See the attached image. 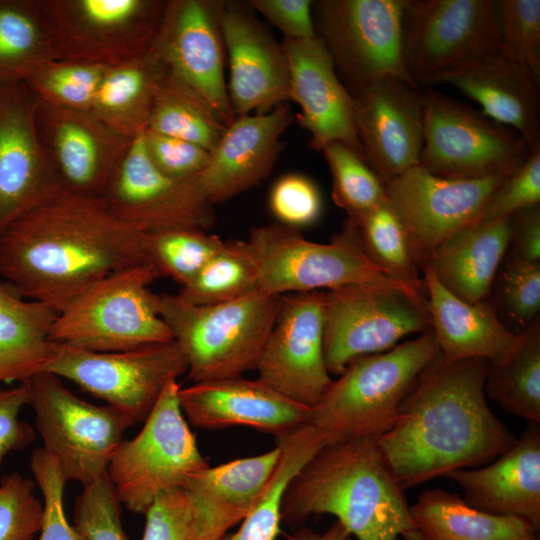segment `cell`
<instances>
[{
	"label": "cell",
	"mask_w": 540,
	"mask_h": 540,
	"mask_svg": "<svg viewBox=\"0 0 540 540\" xmlns=\"http://www.w3.org/2000/svg\"><path fill=\"white\" fill-rule=\"evenodd\" d=\"M459 485L463 499L479 510L515 516L540 527V428L529 423L515 443L479 468L445 476Z\"/></svg>",
	"instance_id": "cell-29"
},
{
	"label": "cell",
	"mask_w": 540,
	"mask_h": 540,
	"mask_svg": "<svg viewBox=\"0 0 540 540\" xmlns=\"http://www.w3.org/2000/svg\"><path fill=\"white\" fill-rule=\"evenodd\" d=\"M30 468L43 495V515L39 540H88L68 522L64 509V489L67 483L57 461L43 448L35 449Z\"/></svg>",
	"instance_id": "cell-45"
},
{
	"label": "cell",
	"mask_w": 540,
	"mask_h": 540,
	"mask_svg": "<svg viewBox=\"0 0 540 540\" xmlns=\"http://www.w3.org/2000/svg\"><path fill=\"white\" fill-rule=\"evenodd\" d=\"M280 446L279 462L261 500L239 528L221 540H276L282 522L281 505L285 490L313 455L311 447L300 439H287Z\"/></svg>",
	"instance_id": "cell-42"
},
{
	"label": "cell",
	"mask_w": 540,
	"mask_h": 540,
	"mask_svg": "<svg viewBox=\"0 0 540 540\" xmlns=\"http://www.w3.org/2000/svg\"><path fill=\"white\" fill-rule=\"evenodd\" d=\"M410 510L415 530L429 540H538L526 520L479 510L440 488L420 493Z\"/></svg>",
	"instance_id": "cell-33"
},
{
	"label": "cell",
	"mask_w": 540,
	"mask_h": 540,
	"mask_svg": "<svg viewBox=\"0 0 540 540\" xmlns=\"http://www.w3.org/2000/svg\"><path fill=\"white\" fill-rule=\"evenodd\" d=\"M512 254L529 262H540V208L532 206L511 216Z\"/></svg>",
	"instance_id": "cell-55"
},
{
	"label": "cell",
	"mask_w": 540,
	"mask_h": 540,
	"mask_svg": "<svg viewBox=\"0 0 540 540\" xmlns=\"http://www.w3.org/2000/svg\"><path fill=\"white\" fill-rule=\"evenodd\" d=\"M178 380L171 381L136 436L120 443L107 476L120 504L145 514L161 494L182 488L210 465L179 405Z\"/></svg>",
	"instance_id": "cell-8"
},
{
	"label": "cell",
	"mask_w": 540,
	"mask_h": 540,
	"mask_svg": "<svg viewBox=\"0 0 540 540\" xmlns=\"http://www.w3.org/2000/svg\"><path fill=\"white\" fill-rule=\"evenodd\" d=\"M180 408L194 427H250L283 437L308 422L310 408L282 395L259 378L242 376L180 387Z\"/></svg>",
	"instance_id": "cell-25"
},
{
	"label": "cell",
	"mask_w": 540,
	"mask_h": 540,
	"mask_svg": "<svg viewBox=\"0 0 540 540\" xmlns=\"http://www.w3.org/2000/svg\"><path fill=\"white\" fill-rule=\"evenodd\" d=\"M430 328L427 300L399 290L356 285L324 292L323 350L330 375Z\"/></svg>",
	"instance_id": "cell-14"
},
{
	"label": "cell",
	"mask_w": 540,
	"mask_h": 540,
	"mask_svg": "<svg viewBox=\"0 0 540 540\" xmlns=\"http://www.w3.org/2000/svg\"><path fill=\"white\" fill-rule=\"evenodd\" d=\"M268 206L277 223L299 230L319 219L322 197L309 177L291 172L274 181L268 195Z\"/></svg>",
	"instance_id": "cell-48"
},
{
	"label": "cell",
	"mask_w": 540,
	"mask_h": 540,
	"mask_svg": "<svg viewBox=\"0 0 540 540\" xmlns=\"http://www.w3.org/2000/svg\"><path fill=\"white\" fill-rule=\"evenodd\" d=\"M324 292L280 296L275 321L255 370L287 398L313 407L332 379L323 350Z\"/></svg>",
	"instance_id": "cell-16"
},
{
	"label": "cell",
	"mask_w": 540,
	"mask_h": 540,
	"mask_svg": "<svg viewBox=\"0 0 540 540\" xmlns=\"http://www.w3.org/2000/svg\"><path fill=\"white\" fill-rule=\"evenodd\" d=\"M39 373L37 366L0 346V383L23 382Z\"/></svg>",
	"instance_id": "cell-56"
},
{
	"label": "cell",
	"mask_w": 540,
	"mask_h": 540,
	"mask_svg": "<svg viewBox=\"0 0 540 540\" xmlns=\"http://www.w3.org/2000/svg\"><path fill=\"white\" fill-rule=\"evenodd\" d=\"M226 127L203 98L168 71L145 129L194 143L211 152Z\"/></svg>",
	"instance_id": "cell-36"
},
{
	"label": "cell",
	"mask_w": 540,
	"mask_h": 540,
	"mask_svg": "<svg viewBox=\"0 0 540 540\" xmlns=\"http://www.w3.org/2000/svg\"><path fill=\"white\" fill-rule=\"evenodd\" d=\"M54 59L40 0H0V81L26 82Z\"/></svg>",
	"instance_id": "cell-34"
},
{
	"label": "cell",
	"mask_w": 540,
	"mask_h": 540,
	"mask_svg": "<svg viewBox=\"0 0 540 540\" xmlns=\"http://www.w3.org/2000/svg\"><path fill=\"white\" fill-rule=\"evenodd\" d=\"M422 271L431 330L441 357L448 363L471 358L486 359L491 366L503 362L520 342L522 331L508 330L492 303L463 301L446 290L429 268Z\"/></svg>",
	"instance_id": "cell-30"
},
{
	"label": "cell",
	"mask_w": 540,
	"mask_h": 540,
	"mask_svg": "<svg viewBox=\"0 0 540 540\" xmlns=\"http://www.w3.org/2000/svg\"><path fill=\"white\" fill-rule=\"evenodd\" d=\"M221 0H168L153 43L168 71L228 126L235 119L225 82Z\"/></svg>",
	"instance_id": "cell-20"
},
{
	"label": "cell",
	"mask_w": 540,
	"mask_h": 540,
	"mask_svg": "<svg viewBox=\"0 0 540 540\" xmlns=\"http://www.w3.org/2000/svg\"><path fill=\"white\" fill-rule=\"evenodd\" d=\"M281 447L207 467L182 487L189 500L196 540H221L261 500L277 467Z\"/></svg>",
	"instance_id": "cell-28"
},
{
	"label": "cell",
	"mask_w": 540,
	"mask_h": 540,
	"mask_svg": "<svg viewBox=\"0 0 540 540\" xmlns=\"http://www.w3.org/2000/svg\"><path fill=\"white\" fill-rule=\"evenodd\" d=\"M402 538H403V540H429L428 538H426L425 536H423L422 534H420L416 530H413V531L405 534Z\"/></svg>",
	"instance_id": "cell-58"
},
{
	"label": "cell",
	"mask_w": 540,
	"mask_h": 540,
	"mask_svg": "<svg viewBox=\"0 0 540 540\" xmlns=\"http://www.w3.org/2000/svg\"><path fill=\"white\" fill-rule=\"evenodd\" d=\"M35 482L18 472L1 478L0 540H33L42 525L43 503Z\"/></svg>",
	"instance_id": "cell-46"
},
{
	"label": "cell",
	"mask_w": 540,
	"mask_h": 540,
	"mask_svg": "<svg viewBox=\"0 0 540 540\" xmlns=\"http://www.w3.org/2000/svg\"><path fill=\"white\" fill-rule=\"evenodd\" d=\"M423 93L424 132L420 166L449 179L507 177L531 150L512 129L452 97Z\"/></svg>",
	"instance_id": "cell-11"
},
{
	"label": "cell",
	"mask_w": 540,
	"mask_h": 540,
	"mask_svg": "<svg viewBox=\"0 0 540 540\" xmlns=\"http://www.w3.org/2000/svg\"><path fill=\"white\" fill-rule=\"evenodd\" d=\"M245 243L255 263L258 290L266 294L282 296L361 285L399 290L426 300L368 257L349 219L330 243L310 241L299 230L277 222L252 228Z\"/></svg>",
	"instance_id": "cell-5"
},
{
	"label": "cell",
	"mask_w": 540,
	"mask_h": 540,
	"mask_svg": "<svg viewBox=\"0 0 540 540\" xmlns=\"http://www.w3.org/2000/svg\"><path fill=\"white\" fill-rule=\"evenodd\" d=\"M539 202L540 148H537L494 190L479 220L491 221L511 217L518 211L539 205Z\"/></svg>",
	"instance_id": "cell-50"
},
{
	"label": "cell",
	"mask_w": 540,
	"mask_h": 540,
	"mask_svg": "<svg viewBox=\"0 0 540 540\" xmlns=\"http://www.w3.org/2000/svg\"><path fill=\"white\" fill-rule=\"evenodd\" d=\"M29 396L27 380L0 387V467L9 453L24 449L35 439L33 427L19 418L24 406L29 405Z\"/></svg>",
	"instance_id": "cell-53"
},
{
	"label": "cell",
	"mask_w": 540,
	"mask_h": 540,
	"mask_svg": "<svg viewBox=\"0 0 540 540\" xmlns=\"http://www.w3.org/2000/svg\"><path fill=\"white\" fill-rule=\"evenodd\" d=\"M538 80L498 51L467 60L421 83L457 88L493 121L515 131L531 151L540 148Z\"/></svg>",
	"instance_id": "cell-26"
},
{
	"label": "cell",
	"mask_w": 540,
	"mask_h": 540,
	"mask_svg": "<svg viewBox=\"0 0 540 540\" xmlns=\"http://www.w3.org/2000/svg\"><path fill=\"white\" fill-rule=\"evenodd\" d=\"M44 372L104 400L134 425L146 420L171 381L187 373V364L174 340L116 352L55 343Z\"/></svg>",
	"instance_id": "cell-12"
},
{
	"label": "cell",
	"mask_w": 540,
	"mask_h": 540,
	"mask_svg": "<svg viewBox=\"0 0 540 540\" xmlns=\"http://www.w3.org/2000/svg\"><path fill=\"white\" fill-rule=\"evenodd\" d=\"M290 540H352V536L340 523L335 521L322 533L302 527L291 536Z\"/></svg>",
	"instance_id": "cell-57"
},
{
	"label": "cell",
	"mask_w": 540,
	"mask_h": 540,
	"mask_svg": "<svg viewBox=\"0 0 540 540\" xmlns=\"http://www.w3.org/2000/svg\"><path fill=\"white\" fill-rule=\"evenodd\" d=\"M505 178L449 179L419 165L384 185L388 203L404 225L421 269L440 243L479 220Z\"/></svg>",
	"instance_id": "cell-18"
},
{
	"label": "cell",
	"mask_w": 540,
	"mask_h": 540,
	"mask_svg": "<svg viewBox=\"0 0 540 540\" xmlns=\"http://www.w3.org/2000/svg\"><path fill=\"white\" fill-rule=\"evenodd\" d=\"M332 176V199L355 222L387 201L385 186L367 161L342 142L321 151Z\"/></svg>",
	"instance_id": "cell-40"
},
{
	"label": "cell",
	"mask_w": 540,
	"mask_h": 540,
	"mask_svg": "<svg viewBox=\"0 0 540 540\" xmlns=\"http://www.w3.org/2000/svg\"><path fill=\"white\" fill-rule=\"evenodd\" d=\"M498 52L540 78V1H495Z\"/></svg>",
	"instance_id": "cell-44"
},
{
	"label": "cell",
	"mask_w": 540,
	"mask_h": 540,
	"mask_svg": "<svg viewBox=\"0 0 540 540\" xmlns=\"http://www.w3.org/2000/svg\"><path fill=\"white\" fill-rule=\"evenodd\" d=\"M103 197L119 217L144 233L208 230L215 222L214 205L197 178L175 179L160 172L146 154L142 132L133 139Z\"/></svg>",
	"instance_id": "cell-17"
},
{
	"label": "cell",
	"mask_w": 540,
	"mask_h": 540,
	"mask_svg": "<svg viewBox=\"0 0 540 540\" xmlns=\"http://www.w3.org/2000/svg\"><path fill=\"white\" fill-rule=\"evenodd\" d=\"M162 0H40L56 59L113 66L148 51Z\"/></svg>",
	"instance_id": "cell-13"
},
{
	"label": "cell",
	"mask_w": 540,
	"mask_h": 540,
	"mask_svg": "<svg viewBox=\"0 0 540 540\" xmlns=\"http://www.w3.org/2000/svg\"><path fill=\"white\" fill-rule=\"evenodd\" d=\"M252 10L262 14L276 26L284 38L307 39L316 37L310 0H250Z\"/></svg>",
	"instance_id": "cell-54"
},
{
	"label": "cell",
	"mask_w": 540,
	"mask_h": 540,
	"mask_svg": "<svg viewBox=\"0 0 540 540\" xmlns=\"http://www.w3.org/2000/svg\"><path fill=\"white\" fill-rule=\"evenodd\" d=\"M353 97L357 134L366 161L384 185L419 166L423 93L404 81L384 78Z\"/></svg>",
	"instance_id": "cell-22"
},
{
	"label": "cell",
	"mask_w": 540,
	"mask_h": 540,
	"mask_svg": "<svg viewBox=\"0 0 540 540\" xmlns=\"http://www.w3.org/2000/svg\"><path fill=\"white\" fill-rule=\"evenodd\" d=\"M280 296L256 291L214 305L158 294V310L194 383L242 376L256 368L275 321Z\"/></svg>",
	"instance_id": "cell-6"
},
{
	"label": "cell",
	"mask_w": 540,
	"mask_h": 540,
	"mask_svg": "<svg viewBox=\"0 0 540 540\" xmlns=\"http://www.w3.org/2000/svg\"><path fill=\"white\" fill-rule=\"evenodd\" d=\"M486 359L448 363L439 355L402 400L377 443L403 490L489 463L517 437L489 408Z\"/></svg>",
	"instance_id": "cell-2"
},
{
	"label": "cell",
	"mask_w": 540,
	"mask_h": 540,
	"mask_svg": "<svg viewBox=\"0 0 540 540\" xmlns=\"http://www.w3.org/2000/svg\"><path fill=\"white\" fill-rule=\"evenodd\" d=\"M484 392L507 412L540 423V324L537 317L500 364L490 366Z\"/></svg>",
	"instance_id": "cell-35"
},
{
	"label": "cell",
	"mask_w": 540,
	"mask_h": 540,
	"mask_svg": "<svg viewBox=\"0 0 540 540\" xmlns=\"http://www.w3.org/2000/svg\"><path fill=\"white\" fill-rule=\"evenodd\" d=\"M27 382L42 448L66 480L84 487L106 476L126 429L133 425L129 418L110 405L79 398L53 374L42 372Z\"/></svg>",
	"instance_id": "cell-10"
},
{
	"label": "cell",
	"mask_w": 540,
	"mask_h": 540,
	"mask_svg": "<svg viewBox=\"0 0 540 540\" xmlns=\"http://www.w3.org/2000/svg\"><path fill=\"white\" fill-rule=\"evenodd\" d=\"M168 72L153 48L107 67L91 111L116 131L134 138L147 126Z\"/></svg>",
	"instance_id": "cell-32"
},
{
	"label": "cell",
	"mask_w": 540,
	"mask_h": 540,
	"mask_svg": "<svg viewBox=\"0 0 540 540\" xmlns=\"http://www.w3.org/2000/svg\"><path fill=\"white\" fill-rule=\"evenodd\" d=\"M142 140L152 164L171 178H197L210 159V152L194 143L148 129L142 131Z\"/></svg>",
	"instance_id": "cell-51"
},
{
	"label": "cell",
	"mask_w": 540,
	"mask_h": 540,
	"mask_svg": "<svg viewBox=\"0 0 540 540\" xmlns=\"http://www.w3.org/2000/svg\"><path fill=\"white\" fill-rule=\"evenodd\" d=\"M406 0H320L312 4L316 35L331 55L352 96L378 80L411 86L403 57Z\"/></svg>",
	"instance_id": "cell-9"
},
{
	"label": "cell",
	"mask_w": 540,
	"mask_h": 540,
	"mask_svg": "<svg viewBox=\"0 0 540 540\" xmlns=\"http://www.w3.org/2000/svg\"><path fill=\"white\" fill-rule=\"evenodd\" d=\"M220 27L228 55V97L236 116L265 114L289 101L287 58L248 4L222 2Z\"/></svg>",
	"instance_id": "cell-21"
},
{
	"label": "cell",
	"mask_w": 540,
	"mask_h": 540,
	"mask_svg": "<svg viewBox=\"0 0 540 540\" xmlns=\"http://www.w3.org/2000/svg\"><path fill=\"white\" fill-rule=\"evenodd\" d=\"M281 46L289 66V100L300 107L296 118L310 134L308 146L322 151L338 141L366 160L356 129L354 97L339 78L322 40L318 36L283 38Z\"/></svg>",
	"instance_id": "cell-24"
},
{
	"label": "cell",
	"mask_w": 540,
	"mask_h": 540,
	"mask_svg": "<svg viewBox=\"0 0 540 540\" xmlns=\"http://www.w3.org/2000/svg\"><path fill=\"white\" fill-rule=\"evenodd\" d=\"M293 120L287 103L265 114L236 116L197 177L208 200L213 205L227 201L265 179L280 153V138Z\"/></svg>",
	"instance_id": "cell-27"
},
{
	"label": "cell",
	"mask_w": 540,
	"mask_h": 540,
	"mask_svg": "<svg viewBox=\"0 0 540 540\" xmlns=\"http://www.w3.org/2000/svg\"><path fill=\"white\" fill-rule=\"evenodd\" d=\"M402 47L406 69L416 84L498 51L495 1L406 0Z\"/></svg>",
	"instance_id": "cell-15"
},
{
	"label": "cell",
	"mask_w": 540,
	"mask_h": 540,
	"mask_svg": "<svg viewBox=\"0 0 540 540\" xmlns=\"http://www.w3.org/2000/svg\"><path fill=\"white\" fill-rule=\"evenodd\" d=\"M57 312L19 296L0 282V346L44 372L55 348L50 330Z\"/></svg>",
	"instance_id": "cell-38"
},
{
	"label": "cell",
	"mask_w": 540,
	"mask_h": 540,
	"mask_svg": "<svg viewBox=\"0 0 540 540\" xmlns=\"http://www.w3.org/2000/svg\"><path fill=\"white\" fill-rule=\"evenodd\" d=\"M510 233L511 217L478 220L440 243L423 267L429 268L438 282L461 300H487L510 244Z\"/></svg>",
	"instance_id": "cell-31"
},
{
	"label": "cell",
	"mask_w": 540,
	"mask_h": 540,
	"mask_svg": "<svg viewBox=\"0 0 540 540\" xmlns=\"http://www.w3.org/2000/svg\"><path fill=\"white\" fill-rule=\"evenodd\" d=\"M38 140L61 190L103 196L133 139L91 110H71L39 100Z\"/></svg>",
	"instance_id": "cell-19"
},
{
	"label": "cell",
	"mask_w": 540,
	"mask_h": 540,
	"mask_svg": "<svg viewBox=\"0 0 540 540\" xmlns=\"http://www.w3.org/2000/svg\"><path fill=\"white\" fill-rule=\"evenodd\" d=\"M107 67L87 62L54 59L26 83L39 100L71 110H91Z\"/></svg>",
	"instance_id": "cell-43"
},
{
	"label": "cell",
	"mask_w": 540,
	"mask_h": 540,
	"mask_svg": "<svg viewBox=\"0 0 540 540\" xmlns=\"http://www.w3.org/2000/svg\"><path fill=\"white\" fill-rule=\"evenodd\" d=\"M353 223L368 257L394 279L426 297L409 236L388 200Z\"/></svg>",
	"instance_id": "cell-37"
},
{
	"label": "cell",
	"mask_w": 540,
	"mask_h": 540,
	"mask_svg": "<svg viewBox=\"0 0 540 540\" xmlns=\"http://www.w3.org/2000/svg\"><path fill=\"white\" fill-rule=\"evenodd\" d=\"M73 525L88 540H127L120 503L107 475L83 487L75 501Z\"/></svg>",
	"instance_id": "cell-47"
},
{
	"label": "cell",
	"mask_w": 540,
	"mask_h": 540,
	"mask_svg": "<svg viewBox=\"0 0 540 540\" xmlns=\"http://www.w3.org/2000/svg\"><path fill=\"white\" fill-rule=\"evenodd\" d=\"M258 290L257 271L245 241H226L177 293L196 305H214L233 301Z\"/></svg>",
	"instance_id": "cell-39"
},
{
	"label": "cell",
	"mask_w": 540,
	"mask_h": 540,
	"mask_svg": "<svg viewBox=\"0 0 540 540\" xmlns=\"http://www.w3.org/2000/svg\"><path fill=\"white\" fill-rule=\"evenodd\" d=\"M144 515L141 540H196L191 506L182 488L159 495Z\"/></svg>",
	"instance_id": "cell-52"
},
{
	"label": "cell",
	"mask_w": 540,
	"mask_h": 540,
	"mask_svg": "<svg viewBox=\"0 0 540 540\" xmlns=\"http://www.w3.org/2000/svg\"><path fill=\"white\" fill-rule=\"evenodd\" d=\"M143 263L146 233L103 196L59 189L0 235V276L19 296L57 313L96 281Z\"/></svg>",
	"instance_id": "cell-1"
},
{
	"label": "cell",
	"mask_w": 540,
	"mask_h": 540,
	"mask_svg": "<svg viewBox=\"0 0 540 540\" xmlns=\"http://www.w3.org/2000/svg\"><path fill=\"white\" fill-rule=\"evenodd\" d=\"M225 242L199 228L146 233L148 262L159 277H168L181 287L197 275Z\"/></svg>",
	"instance_id": "cell-41"
},
{
	"label": "cell",
	"mask_w": 540,
	"mask_h": 540,
	"mask_svg": "<svg viewBox=\"0 0 540 540\" xmlns=\"http://www.w3.org/2000/svg\"><path fill=\"white\" fill-rule=\"evenodd\" d=\"M332 515L356 540H399L415 530L410 505L376 438L324 445L288 484L281 519Z\"/></svg>",
	"instance_id": "cell-3"
},
{
	"label": "cell",
	"mask_w": 540,
	"mask_h": 540,
	"mask_svg": "<svg viewBox=\"0 0 540 540\" xmlns=\"http://www.w3.org/2000/svg\"><path fill=\"white\" fill-rule=\"evenodd\" d=\"M39 98L23 81H0V235L60 187L41 149Z\"/></svg>",
	"instance_id": "cell-23"
},
{
	"label": "cell",
	"mask_w": 540,
	"mask_h": 540,
	"mask_svg": "<svg viewBox=\"0 0 540 540\" xmlns=\"http://www.w3.org/2000/svg\"><path fill=\"white\" fill-rule=\"evenodd\" d=\"M159 278L149 263L96 281L58 312L50 340L95 352H116L169 342L172 333L150 285Z\"/></svg>",
	"instance_id": "cell-7"
},
{
	"label": "cell",
	"mask_w": 540,
	"mask_h": 540,
	"mask_svg": "<svg viewBox=\"0 0 540 540\" xmlns=\"http://www.w3.org/2000/svg\"><path fill=\"white\" fill-rule=\"evenodd\" d=\"M439 355L430 328L388 351L352 361L310 408L308 423L326 435L328 444L378 438L392 426L418 376Z\"/></svg>",
	"instance_id": "cell-4"
},
{
	"label": "cell",
	"mask_w": 540,
	"mask_h": 540,
	"mask_svg": "<svg viewBox=\"0 0 540 540\" xmlns=\"http://www.w3.org/2000/svg\"><path fill=\"white\" fill-rule=\"evenodd\" d=\"M501 304L516 324L526 328L540 309V262H529L513 254L500 276Z\"/></svg>",
	"instance_id": "cell-49"
}]
</instances>
